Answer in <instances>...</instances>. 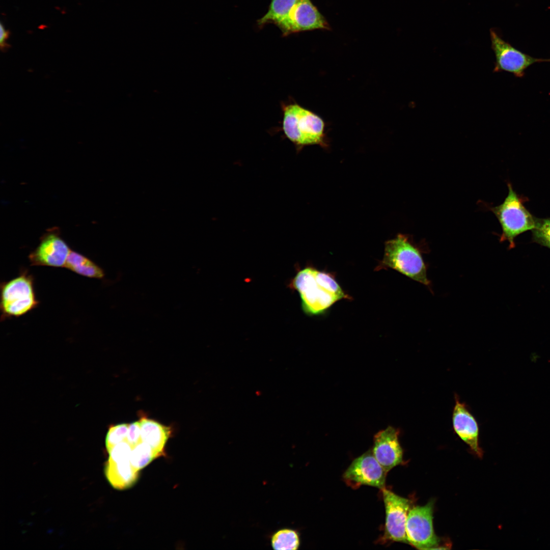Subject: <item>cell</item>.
Instances as JSON below:
<instances>
[{"label": "cell", "instance_id": "cell-5", "mask_svg": "<svg viewBox=\"0 0 550 550\" xmlns=\"http://www.w3.org/2000/svg\"><path fill=\"white\" fill-rule=\"evenodd\" d=\"M508 194L504 202L490 208L498 219L502 229L500 240H508L510 246L514 245L515 238L521 233L532 230L535 225L536 217L527 209L510 183H508Z\"/></svg>", "mask_w": 550, "mask_h": 550}, {"label": "cell", "instance_id": "cell-8", "mask_svg": "<svg viewBox=\"0 0 550 550\" xmlns=\"http://www.w3.org/2000/svg\"><path fill=\"white\" fill-rule=\"evenodd\" d=\"M382 490L386 510L384 532L382 539L408 543L406 522L410 509V501L385 488Z\"/></svg>", "mask_w": 550, "mask_h": 550}, {"label": "cell", "instance_id": "cell-14", "mask_svg": "<svg viewBox=\"0 0 550 550\" xmlns=\"http://www.w3.org/2000/svg\"><path fill=\"white\" fill-rule=\"evenodd\" d=\"M105 473L111 485L117 489L131 487L139 477V471L132 465L130 458L108 459L106 463Z\"/></svg>", "mask_w": 550, "mask_h": 550}, {"label": "cell", "instance_id": "cell-1", "mask_svg": "<svg viewBox=\"0 0 550 550\" xmlns=\"http://www.w3.org/2000/svg\"><path fill=\"white\" fill-rule=\"evenodd\" d=\"M289 285L299 293L302 309L310 316L321 314L337 301L351 298L331 273L310 266L299 270Z\"/></svg>", "mask_w": 550, "mask_h": 550}, {"label": "cell", "instance_id": "cell-9", "mask_svg": "<svg viewBox=\"0 0 550 550\" xmlns=\"http://www.w3.org/2000/svg\"><path fill=\"white\" fill-rule=\"evenodd\" d=\"M387 473L369 450L351 462L343 475L347 484L353 488L362 485L385 488Z\"/></svg>", "mask_w": 550, "mask_h": 550}, {"label": "cell", "instance_id": "cell-19", "mask_svg": "<svg viewBox=\"0 0 550 550\" xmlns=\"http://www.w3.org/2000/svg\"><path fill=\"white\" fill-rule=\"evenodd\" d=\"M155 458L156 457L151 447L142 441L132 447L130 461L134 468L139 471Z\"/></svg>", "mask_w": 550, "mask_h": 550}, {"label": "cell", "instance_id": "cell-6", "mask_svg": "<svg viewBox=\"0 0 550 550\" xmlns=\"http://www.w3.org/2000/svg\"><path fill=\"white\" fill-rule=\"evenodd\" d=\"M433 502L409 510L406 522L408 543L419 549H436L439 539L433 526Z\"/></svg>", "mask_w": 550, "mask_h": 550}, {"label": "cell", "instance_id": "cell-17", "mask_svg": "<svg viewBox=\"0 0 550 550\" xmlns=\"http://www.w3.org/2000/svg\"><path fill=\"white\" fill-rule=\"evenodd\" d=\"M299 0H271L268 11L257 21L261 28L268 23H273L278 28L286 19L291 8Z\"/></svg>", "mask_w": 550, "mask_h": 550}, {"label": "cell", "instance_id": "cell-10", "mask_svg": "<svg viewBox=\"0 0 550 550\" xmlns=\"http://www.w3.org/2000/svg\"><path fill=\"white\" fill-rule=\"evenodd\" d=\"M329 28L325 18L311 0H299L279 27L284 36L302 31Z\"/></svg>", "mask_w": 550, "mask_h": 550}, {"label": "cell", "instance_id": "cell-11", "mask_svg": "<svg viewBox=\"0 0 550 550\" xmlns=\"http://www.w3.org/2000/svg\"><path fill=\"white\" fill-rule=\"evenodd\" d=\"M71 251L57 232L50 231L43 236L37 248L29 256L32 266L65 267Z\"/></svg>", "mask_w": 550, "mask_h": 550}, {"label": "cell", "instance_id": "cell-22", "mask_svg": "<svg viewBox=\"0 0 550 550\" xmlns=\"http://www.w3.org/2000/svg\"><path fill=\"white\" fill-rule=\"evenodd\" d=\"M126 441L132 447L142 442L141 429L139 421L129 424Z\"/></svg>", "mask_w": 550, "mask_h": 550}, {"label": "cell", "instance_id": "cell-12", "mask_svg": "<svg viewBox=\"0 0 550 550\" xmlns=\"http://www.w3.org/2000/svg\"><path fill=\"white\" fill-rule=\"evenodd\" d=\"M399 431L389 426L374 437L372 453L387 472L403 462V450L400 444Z\"/></svg>", "mask_w": 550, "mask_h": 550}, {"label": "cell", "instance_id": "cell-7", "mask_svg": "<svg viewBox=\"0 0 550 550\" xmlns=\"http://www.w3.org/2000/svg\"><path fill=\"white\" fill-rule=\"evenodd\" d=\"M490 38L496 57L493 72L506 71L520 78L532 64L550 62L548 59L535 58L521 52L504 41L494 31L490 32Z\"/></svg>", "mask_w": 550, "mask_h": 550}, {"label": "cell", "instance_id": "cell-15", "mask_svg": "<svg viewBox=\"0 0 550 550\" xmlns=\"http://www.w3.org/2000/svg\"><path fill=\"white\" fill-rule=\"evenodd\" d=\"M142 441L152 449L156 457L164 454V447L171 434V429L159 422L142 417L139 420Z\"/></svg>", "mask_w": 550, "mask_h": 550}, {"label": "cell", "instance_id": "cell-16", "mask_svg": "<svg viewBox=\"0 0 550 550\" xmlns=\"http://www.w3.org/2000/svg\"><path fill=\"white\" fill-rule=\"evenodd\" d=\"M64 267L88 278L102 279L105 276L104 270L99 265L87 257L71 250Z\"/></svg>", "mask_w": 550, "mask_h": 550}, {"label": "cell", "instance_id": "cell-2", "mask_svg": "<svg viewBox=\"0 0 550 550\" xmlns=\"http://www.w3.org/2000/svg\"><path fill=\"white\" fill-rule=\"evenodd\" d=\"M281 107L282 129L292 143L298 147L323 143L325 124L321 117L295 102L282 103Z\"/></svg>", "mask_w": 550, "mask_h": 550}, {"label": "cell", "instance_id": "cell-13", "mask_svg": "<svg viewBox=\"0 0 550 550\" xmlns=\"http://www.w3.org/2000/svg\"><path fill=\"white\" fill-rule=\"evenodd\" d=\"M453 427L455 433L479 457L483 451L479 445V426L477 422L465 403L455 395L452 413Z\"/></svg>", "mask_w": 550, "mask_h": 550}, {"label": "cell", "instance_id": "cell-18", "mask_svg": "<svg viewBox=\"0 0 550 550\" xmlns=\"http://www.w3.org/2000/svg\"><path fill=\"white\" fill-rule=\"evenodd\" d=\"M271 545L276 550L297 549L300 545L299 535L294 530H280L271 537Z\"/></svg>", "mask_w": 550, "mask_h": 550}, {"label": "cell", "instance_id": "cell-4", "mask_svg": "<svg viewBox=\"0 0 550 550\" xmlns=\"http://www.w3.org/2000/svg\"><path fill=\"white\" fill-rule=\"evenodd\" d=\"M39 304L34 290V278L26 270L1 286V319L22 316Z\"/></svg>", "mask_w": 550, "mask_h": 550}, {"label": "cell", "instance_id": "cell-21", "mask_svg": "<svg viewBox=\"0 0 550 550\" xmlns=\"http://www.w3.org/2000/svg\"><path fill=\"white\" fill-rule=\"evenodd\" d=\"M129 424L121 423L111 426L107 432L105 446L109 452L116 445L126 441Z\"/></svg>", "mask_w": 550, "mask_h": 550}, {"label": "cell", "instance_id": "cell-20", "mask_svg": "<svg viewBox=\"0 0 550 550\" xmlns=\"http://www.w3.org/2000/svg\"><path fill=\"white\" fill-rule=\"evenodd\" d=\"M532 231L534 241L550 249V218H536L535 225Z\"/></svg>", "mask_w": 550, "mask_h": 550}, {"label": "cell", "instance_id": "cell-24", "mask_svg": "<svg viewBox=\"0 0 550 550\" xmlns=\"http://www.w3.org/2000/svg\"><path fill=\"white\" fill-rule=\"evenodd\" d=\"M549 60H550V59H549Z\"/></svg>", "mask_w": 550, "mask_h": 550}, {"label": "cell", "instance_id": "cell-23", "mask_svg": "<svg viewBox=\"0 0 550 550\" xmlns=\"http://www.w3.org/2000/svg\"><path fill=\"white\" fill-rule=\"evenodd\" d=\"M0 45L2 50H5L8 47V45L6 42L8 39L10 32L8 30H6L2 23L0 24Z\"/></svg>", "mask_w": 550, "mask_h": 550}, {"label": "cell", "instance_id": "cell-3", "mask_svg": "<svg viewBox=\"0 0 550 550\" xmlns=\"http://www.w3.org/2000/svg\"><path fill=\"white\" fill-rule=\"evenodd\" d=\"M387 268L394 269L426 286L430 284L421 253L404 235L398 234L386 242L383 258L376 269Z\"/></svg>", "mask_w": 550, "mask_h": 550}]
</instances>
